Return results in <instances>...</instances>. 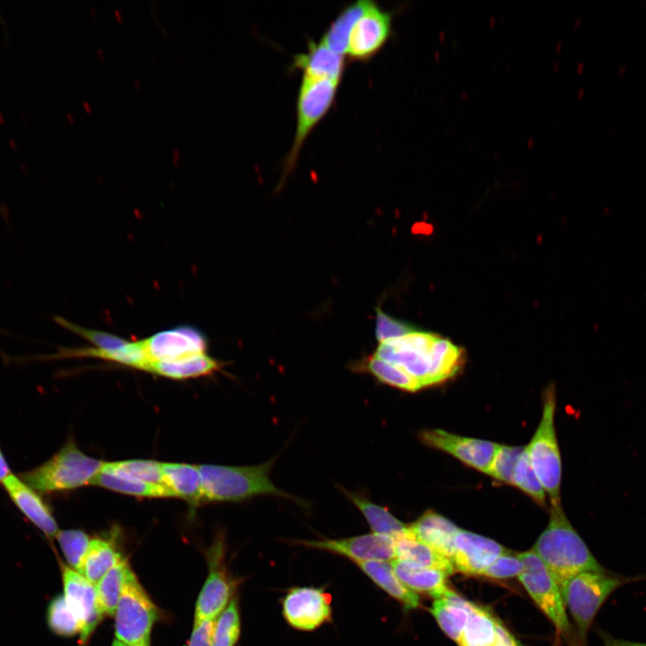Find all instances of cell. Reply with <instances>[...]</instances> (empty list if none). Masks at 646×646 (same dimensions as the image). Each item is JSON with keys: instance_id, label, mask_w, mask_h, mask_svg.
Returning a JSON list of instances; mask_svg holds the SVG:
<instances>
[{"instance_id": "50", "label": "cell", "mask_w": 646, "mask_h": 646, "mask_svg": "<svg viewBox=\"0 0 646 646\" xmlns=\"http://www.w3.org/2000/svg\"><path fill=\"white\" fill-rule=\"evenodd\" d=\"M111 646H127V645H125L124 643H122L119 641H118L117 639H115L113 641Z\"/></svg>"}, {"instance_id": "52", "label": "cell", "mask_w": 646, "mask_h": 646, "mask_svg": "<svg viewBox=\"0 0 646 646\" xmlns=\"http://www.w3.org/2000/svg\"><path fill=\"white\" fill-rule=\"evenodd\" d=\"M135 646H150V641H149V642H145L141 643V644L135 645Z\"/></svg>"}, {"instance_id": "24", "label": "cell", "mask_w": 646, "mask_h": 646, "mask_svg": "<svg viewBox=\"0 0 646 646\" xmlns=\"http://www.w3.org/2000/svg\"><path fill=\"white\" fill-rule=\"evenodd\" d=\"M357 566L381 589L403 605L406 610L419 607L420 598L407 588L387 561H364Z\"/></svg>"}, {"instance_id": "5", "label": "cell", "mask_w": 646, "mask_h": 646, "mask_svg": "<svg viewBox=\"0 0 646 646\" xmlns=\"http://www.w3.org/2000/svg\"><path fill=\"white\" fill-rule=\"evenodd\" d=\"M556 397L554 387L544 395L541 420L526 447L531 466L541 482L550 503H561L562 460L554 429Z\"/></svg>"}, {"instance_id": "47", "label": "cell", "mask_w": 646, "mask_h": 646, "mask_svg": "<svg viewBox=\"0 0 646 646\" xmlns=\"http://www.w3.org/2000/svg\"><path fill=\"white\" fill-rule=\"evenodd\" d=\"M11 474L10 466L0 448V483L2 484Z\"/></svg>"}, {"instance_id": "31", "label": "cell", "mask_w": 646, "mask_h": 646, "mask_svg": "<svg viewBox=\"0 0 646 646\" xmlns=\"http://www.w3.org/2000/svg\"><path fill=\"white\" fill-rule=\"evenodd\" d=\"M113 539L94 537L84 559L82 574L94 586L115 565L123 560Z\"/></svg>"}, {"instance_id": "39", "label": "cell", "mask_w": 646, "mask_h": 646, "mask_svg": "<svg viewBox=\"0 0 646 646\" xmlns=\"http://www.w3.org/2000/svg\"><path fill=\"white\" fill-rule=\"evenodd\" d=\"M240 634V615L238 601L231 599L214 621L212 646H235Z\"/></svg>"}, {"instance_id": "3", "label": "cell", "mask_w": 646, "mask_h": 646, "mask_svg": "<svg viewBox=\"0 0 646 646\" xmlns=\"http://www.w3.org/2000/svg\"><path fill=\"white\" fill-rule=\"evenodd\" d=\"M643 580L646 575L624 576L607 570L582 572L569 579L560 589L576 626V646H587L592 622L614 591L625 584Z\"/></svg>"}, {"instance_id": "23", "label": "cell", "mask_w": 646, "mask_h": 646, "mask_svg": "<svg viewBox=\"0 0 646 646\" xmlns=\"http://www.w3.org/2000/svg\"><path fill=\"white\" fill-rule=\"evenodd\" d=\"M162 472L163 485L172 497L184 499L193 505L201 503L203 488L198 466L162 462Z\"/></svg>"}, {"instance_id": "18", "label": "cell", "mask_w": 646, "mask_h": 646, "mask_svg": "<svg viewBox=\"0 0 646 646\" xmlns=\"http://www.w3.org/2000/svg\"><path fill=\"white\" fill-rule=\"evenodd\" d=\"M19 511L48 539L56 537L59 528L51 509L33 488L20 476L11 474L2 483Z\"/></svg>"}, {"instance_id": "44", "label": "cell", "mask_w": 646, "mask_h": 646, "mask_svg": "<svg viewBox=\"0 0 646 646\" xmlns=\"http://www.w3.org/2000/svg\"><path fill=\"white\" fill-rule=\"evenodd\" d=\"M214 621H194L188 646H212Z\"/></svg>"}, {"instance_id": "20", "label": "cell", "mask_w": 646, "mask_h": 646, "mask_svg": "<svg viewBox=\"0 0 646 646\" xmlns=\"http://www.w3.org/2000/svg\"><path fill=\"white\" fill-rule=\"evenodd\" d=\"M292 66L301 71L302 77L340 81L345 71V57L334 52L321 41H310L306 51L293 57Z\"/></svg>"}, {"instance_id": "36", "label": "cell", "mask_w": 646, "mask_h": 646, "mask_svg": "<svg viewBox=\"0 0 646 646\" xmlns=\"http://www.w3.org/2000/svg\"><path fill=\"white\" fill-rule=\"evenodd\" d=\"M47 624L52 633L63 637L81 634L83 624L63 595L55 596L47 607Z\"/></svg>"}, {"instance_id": "4", "label": "cell", "mask_w": 646, "mask_h": 646, "mask_svg": "<svg viewBox=\"0 0 646 646\" xmlns=\"http://www.w3.org/2000/svg\"><path fill=\"white\" fill-rule=\"evenodd\" d=\"M103 462L86 455L68 439L49 459L19 476L39 494L66 492L91 484Z\"/></svg>"}, {"instance_id": "14", "label": "cell", "mask_w": 646, "mask_h": 646, "mask_svg": "<svg viewBox=\"0 0 646 646\" xmlns=\"http://www.w3.org/2000/svg\"><path fill=\"white\" fill-rule=\"evenodd\" d=\"M150 362H170L206 353L205 336L194 327L181 326L141 340Z\"/></svg>"}, {"instance_id": "34", "label": "cell", "mask_w": 646, "mask_h": 646, "mask_svg": "<svg viewBox=\"0 0 646 646\" xmlns=\"http://www.w3.org/2000/svg\"><path fill=\"white\" fill-rule=\"evenodd\" d=\"M430 386L454 376L463 363V352L449 339L437 337L432 349Z\"/></svg>"}, {"instance_id": "27", "label": "cell", "mask_w": 646, "mask_h": 646, "mask_svg": "<svg viewBox=\"0 0 646 646\" xmlns=\"http://www.w3.org/2000/svg\"><path fill=\"white\" fill-rule=\"evenodd\" d=\"M220 362L206 353L170 362H149L144 371L182 380L208 375L219 370Z\"/></svg>"}, {"instance_id": "15", "label": "cell", "mask_w": 646, "mask_h": 646, "mask_svg": "<svg viewBox=\"0 0 646 646\" xmlns=\"http://www.w3.org/2000/svg\"><path fill=\"white\" fill-rule=\"evenodd\" d=\"M59 563L63 596L83 624L80 644L84 646L103 617L98 607L96 589L82 573Z\"/></svg>"}, {"instance_id": "12", "label": "cell", "mask_w": 646, "mask_h": 646, "mask_svg": "<svg viewBox=\"0 0 646 646\" xmlns=\"http://www.w3.org/2000/svg\"><path fill=\"white\" fill-rule=\"evenodd\" d=\"M422 441L458 458L464 464L488 474L500 444L476 438L464 437L433 429L419 433Z\"/></svg>"}, {"instance_id": "53", "label": "cell", "mask_w": 646, "mask_h": 646, "mask_svg": "<svg viewBox=\"0 0 646 646\" xmlns=\"http://www.w3.org/2000/svg\"><path fill=\"white\" fill-rule=\"evenodd\" d=\"M4 118L3 114L0 112V124H4Z\"/></svg>"}, {"instance_id": "17", "label": "cell", "mask_w": 646, "mask_h": 646, "mask_svg": "<svg viewBox=\"0 0 646 646\" xmlns=\"http://www.w3.org/2000/svg\"><path fill=\"white\" fill-rule=\"evenodd\" d=\"M222 545L215 546L209 560V573L195 607L194 621H214L231 602L234 582L221 561Z\"/></svg>"}, {"instance_id": "8", "label": "cell", "mask_w": 646, "mask_h": 646, "mask_svg": "<svg viewBox=\"0 0 646 646\" xmlns=\"http://www.w3.org/2000/svg\"><path fill=\"white\" fill-rule=\"evenodd\" d=\"M159 611L131 571L114 614L115 636L127 646L149 642Z\"/></svg>"}, {"instance_id": "25", "label": "cell", "mask_w": 646, "mask_h": 646, "mask_svg": "<svg viewBox=\"0 0 646 646\" xmlns=\"http://www.w3.org/2000/svg\"><path fill=\"white\" fill-rule=\"evenodd\" d=\"M396 559L439 570L448 576L455 572L452 563L428 545L417 539L408 529L395 538Z\"/></svg>"}, {"instance_id": "33", "label": "cell", "mask_w": 646, "mask_h": 646, "mask_svg": "<svg viewBox=\"0 0 646 646\" xmlns=\"http://www.w3.org/2000/svg\"><path fill=\"white\" fill-rule=\"evenodd\" d=\"M132 571L127 559L111 568L95 585L99 609L103 616H113L124 584Z\"/></svg>"}, {"instance_id": "21", "label": "cell", "mask_w": 646, "mask_h": 646, "mask_svg": "<svg viewBox=\"0 0 646 646\" xmlns=\"http://www.w3.org/2000/svg\"><path fill=\"white\" fill-rule=\"evenodd\" d=\"M391 565L401 581L414 592L439 598L450 590L448 575L439 570L399 559H394Z\"/></svg>"}, {"instance_id": "42", "label": "cell", "mask_w": 646, "mask_h": 646, "mask_svg": "<svg viewBox=\"0 0 646 646\" xmlns=\"http://www.w3.org/2000/svg\"><path fill=\"white\" fill-rule=\"evenodd\" d=\"M524 565L519 555L509 551L498 557L481 576L492 580H506L519 577Z\"/></svg>"}, {"instance_id": "28", "label": "cell", "mask_w": 646, "mask_h": 646, "mask_svg": "<svg viewBox=\"0 0 646 646\" xmlns=\"http://www.w3.org/2000/svg\"><path fill=\"white\" fill-rule=\"evenodd\" d=\"M371 3V0H357L345 6L330 22L319 41L334 52L345 57L354 25Z\"/></svg>"}, {"instance_id": "9", "label": "cell", "mask_w": 646, "mask_h": 646, "mask_svg": "<svg viewBox=\"0 0 646 646\" xmlns=\"http://www.w3.org/2000/svg\"><path fill=\"white\" fill-rule=\"evenodd\" d=\"M437 337L429 332L414 330L379 343L374 355L401 368L425 388L430 386L432 349Z\"/></svg>"}, {"instance_id": "38", "label": "cell", "mask_w": 646, "mask_h": 646, "mask_svg": "<svg viewBox=\"0 0 646 646\" xmlns=\"http://www.w3.org/2000/svg\"><path fill=\"white\" fill-rule=\"evenodd\" d=\"M67 566L82 573L91 537L81 529H65L56 536Z\"/></svg>"}, {"instance_id": "13", "label": "cell", "mask_w": 646, "mask_h": 646, "mask_svg": "<svg viewBox=\"0 0 646 646\" xmlns=\"http://www.w3.org/2000/svg\"><path fill=\"white\" fill-rule=\"evenodd\" d=\"M293 543L339 554L354 563L396 559L394 537L372 532L339 539L297 540Z\"/></svg>"}, {"instance_id": "29", "label": "cell", "mask_w": 646, "mask_h": 646, "mask_svg": "<svg viewBox=\"0 0 646 646\" xmlns=\"http://www.w3.org/2000/svg\"><path fill=\"white\" fill-rule=\"evenodd\" d=\"M91 484L135 497H172L164 485L143 482L103 467L93 478Z\"/></svg>"}, {"instance_id": "41", "label": "cell", "mask_w": 646, "mask_h": 646, "mask_svg": "<svg viewBox=\"0 0 646 646\" xmlns=\"http://www.w3.org/2000/svg\"><path fill=\"white\" fill-rule=\"evenodd\" d=\"M524 449L522 446L500 445L487 475L496 481L511 484L516 464Z\"/></svg>"}, {"instance_id": "30", "label": "cell", "mask_w": 646, "mask_h": 646, "mask_svg": "<svg viewBox=\"0 0 646 646\" xmlns=\"http://www.w3.org/2000/svg\"><path fill=\"white\" fill-rule=\"evenodd\" d=\"M344 494L362 512L372 533L396 537L407 529V525L397 519L389 511L369 500L362 494L341 488Z\"/></svg>"}, {"instance_id": "40", "label": "cell", "mask_w": 646, "mask_h": 646, "mask_svg": "<svg viewBox=\"0 0 646 646\" xmlns=\"http://www.w3.org/2000/svg\"><path fill=\"white\" fill-rule=\"evenodd\" d=\"M511 484L524 492L537 504L546 507V491L531 466L526 447L516 464Z\"/></svg>"}, {"instance_id": "51", "label": "cell", "mask_w": 646, "mask_h": 646, "mask_svg": "<svg viewBox=\"0 0 646 646\" xmlns=\"http://www.w3.org/2000/svg\"><path fill=\"white\" fill-rule=\"evenodd\" d=\"M0 20H1V22L4 25V27H6V22L4 21V16L2 15L1 12H0Z\"/></svg>"}, {"instance_id": "6", "label": "cell", "mask_w": 646, "mask_h": 646, "mask_svg": "<svg viewBox=\"0 0 646 646\" xmlns=\"http://www.w3.org/2000/svg\"><path fill=\"white\" fill-rule=\"evenodd\" d=\"M339 83L328 78L302 77L297 96L295 132L284 163L283 179L294 169L306 138L333 105Z\"/></svg>"}, {"instance_id": "26", "label": "cell", "mask_w": 646, "mask_h": 646, "mask_svg": "<svg viewBox=\"0 0 646 646\" xmlns=\"http://www.w3.org/2000/svg\"><path fill=\"white\" fill-rule=\"evenodd\" d=\"M54 320L61 327L86 339L94 345V347L110 353L113 362L127 367L132 364L134 349L131 342L108 332L83 327L60 316H55Z\"/></svg>"}, {"instance_id": "37", "label": "cell", "mask_w": 646, "mask_h": 646, "mask_svg": "<svg viewBox=\"0 0 646 646\" xmlns=\"http://www.w3.org/2000/svg\"><path fill=\"white\" fill-rule=\"evenodd\" d=\"M102 467L143 482L163 485L162 462L151 459H127L103 462Z\"/></svg>"}, {"instance_id": "7", "label": "cell", "mask_w": 646, "mask_h": 646, "mask_svg": "<svg viewBox=\"0 0 646 646\" xmlns=\"http://www.w3.org/2000/svg\"><path fill=\"white\" fill-rule=\"evenodd\" d=\"M524 569L519 581L538 608L554 624L557 633L564 636L570 646H576L572 625L561 589L539 556L533 551L518 554Z\"/></svg>"}, {"instance_id": "2", "label": "cell", "mask_w": 646, "mask_h": 646, "mask_svg": "<svg viewBox=\"0 0 646 646\" xmlns=\"http://www.w3.org/2000/svg\"><path fill=\"white\" fill-rule=\"evenodd\" d=\"M274 461L246 467L199 465L203 488L201 503L240 502L271 495L303 505L302 500L282 491L271 481L269 472Z\"/></svg>"}, {"instance_id": "11", "label": "cell", "mask_w": 646, "mask_h": 646, "mask_svg": "<svg viewBox=\"0 0 646 646\" xmlns=\"http://www.w3.org/2000/svg\"><path fill=\"white\" fill-rule=\"evenodd\" d=\"M393 13L374 1L356 21L350 34L346 56L355 61H368L388 42L392 34Z\"/></svg>"}, {"instance_id": "22", "label": "cell", "mask_w": 646, "mask_h": 646, "mask_svg": "<svg viewBox=\"0 0 646 646\" xmlns=\"http://www.w3.org/2000/svg\"><path fill=\"white\" fill-rule=\"evenodd\" d=\"M474 606L475 603L450 589L443 597L433 601L431 613L441 630L458 642Z\"/></svg>"}, {"instance_id": "35", "label": "cell", "mask_w": 646, "mask_h": 646, "mask_svg": "<svg viewBox=\"0 0 646 646\" xmlns=\"http://www.w3.org/2000/svg\"><path fill=\"white\" fill-rule=\"evenodd\" d=\"M361 368L390 387L408 392H415L423 388L422 384L404 370L374 354L368 357Z\"/></svg>"}, {"instance_id": "48", "label": "cell", "mask_w": 646, "mask_h": 646, "mask_svg": "<svg viewBox=\"0 0 646 646\" xmlns=\"http://www.w3.org/2000/svg\"><path fill=\"white\" fill-rule=\"evenodd\" d=\"M8 144H9L10 147H11L13 150H14V151L17 150L18 146H17V143H16V141H15L14 139L9 138V139H8Z\"/></svg>"}, {"instance_id": "54", "label": "cell", "mask_w": 646, "mask_h": 646, "mask_svg": "<svg viewBox=\"0 0 646 646\" xmlns=\"http://www.w3.org/2000/svg\"><path fill=\"white\" fill-rule=\"evenodd\" d=\"M21 119H22V122H23L24 124L27 123V120H26V118H24V115H21Z\"/></svg>"}, {"instance_id": "45", "label": "cell", "mask_w": 646, "mask_h": 646, "mask_svg": "<svg viewBox=\"0 0 646 646\" xmlns=\"http://www.w3.org/2000/svg\"><path fill=\"white\" fill-rule=\"evenodd\" d=\"M597 631L604 643V646H646V642L616 638L607 631L601 629H598Z\"/></svg>"}, {"instance_id": "43", "label": "cell", "mask_w": 646, "mask_h": 646, "mask_svg": "<svg viewBox=\"0 0 646 646\" xmlns=\"http://www.w3.org/2000/svg\"><path fill=\"white\" fill-rule=\"evenodd\" d=\"M415 330L413 326L392 318L376 308L375 336L379 343L405 336Z\"/></svg>"}, {"instance_id": "1", "label": "cell", "mask_w": 646, "mask_h": 646, "mask_svg": "<svg viewBox=\"0 0 646 646\" xmlns=\"http://www.w3.org/2000/svg\"><path fill=\"white\" fill-rule=\"evenodd\" d=\"M532 550L545 563L560 589L580 572L607 570L572 527L561 503L551 506L549 522Z\"/></svg>"}, {"instance_id": "19", "label": "cell", "mask_w": 646, "mask_h": 646, "mask_svg": "<svg viewBox=\"0 0 646 646\" xmlns=\"http://www.w3.org/2000/svg\"><path fill=\"white\" fill-rule=\"evenodd\" d=\"M408 529L417 539L451 562L454 538L460 529L454 523L432 510H428L409 525Z\"/></svg>"}, {"instance_id": "16", "label": "cell", "mask_w": 646, "mask_h": 646, "mask_svg": "<svg viewBox=\"0 0 646 646\" xmlns=\"http://www.w3.org/2000/svg\"><path fill=\"white\" fill-rule=\"evenodd\" d=\"M508 550L496 541L459 529L454 538L452 564L455 572L464 575L481 574Z\"/></svg>"}, {"instance_id": "32", "label": "cell", "mask_w": 646, "mask_h": 646, "mask_svg": "<svg viewBox=\"0 0 646 646\" xmlns=\"http://www.w3.org/2000/svg\"><path fill=\"white\" fill-rule=\"evenodd\" d=\"M497 621L492 613L475 604L467 621L459 646H494L497 638Z\"/></svg>"}, {"instance_id": "46", "label": "cell", "mask_w": 646, "mask_h": 646, "mask_svg": "<svg viewBox=\"0 0 646 646\" xmlns=\"http://www.w3.org/2000/svg\"><path fill=\"white\" fill-rule=\"evenodd\" d=\"M494 646H520L519 642L500 620L497 621V638Z\"/></svg>"}, {"instance_id": "10", "label": "cell", "mask_w": 646, "mask_h": 646, "mask_svg": "<svg viewBox=\"0 0 646 646\" xmlns=\"http://www.w3.org/2000/svg\"><path fill=\"white\" fill-rule=\"evenodd\" d=\"M282 611L290 626L310 632L331 620V596L319 588H292L283 598Z\"/></svg>"}, {"instance_id": "49", "label": "cell", "mask_w": 646, "mask_h": 646, "mask_svg": "<svg viewBox=\"0 0 646 646\" xmlns=\"http://www.w3.org/2000/svg\"><path fill=\"white\" fill-rule=\"evenodd\" d=\"M20 168H21V170H22L24 173H26L27 170H28V169H27V164H26L24 162H22L20 163Z\"/></svg>"}]
</instances>
